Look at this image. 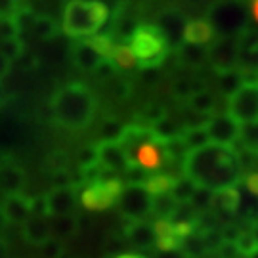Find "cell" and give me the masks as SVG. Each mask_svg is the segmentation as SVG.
I'll use <instances>...</instances> for the list:
<instances>
[{
  "label": "cell",
  "mask_w": 258,
  "mask_h": 258,
  "mask_svg": "<svg viewBox=\"0 0 258 258\" xmlns=\"http://www.w3.org/2000/svg\"><path fill=\"white\" fill-rule=\"evenodd\" d=\"M182 170L197 187L218 191L224 187H237L241 180V159L235 148L207 144L205 148L187 153Z\"/></svg>",
  "instance_id": "cell-1"
},
{
  "label": "cell",
  "mask_w": 258,
  "mask_h": 258,
  "mask_svg": "<svg viewBox=\"0 0 258 258\" xmlns=\"http://www.w3.org/2000/svg\"><path fill=\"white\" fill-rule=\"evenodd\" d=\"M52 117L69 130H83L94 120L98 102L92 90L83 83H67L59 86L52 96Z\"/></svg>",
  "instance_id": "cell-2"
},
{
  "label": "cell",
  "mask_w": 258,
  "mask_h": 258,
  "mask_svg": "<svg viewBox=\"0 0 258 258\" xmlns=\"http://www.w3.org/2000/svg\"><path fill=\"white\" fill-rule=\"evenodd\" d=\"M111 10L100 0H71L63 10V31L69 37H90L109 19Z\"/></svg>",
  "instance_id": "cell-3"
},
{
  "label": "cell",
  "mask_w": 258,
  "mask_h": 258,
  "mask_svg": "<svg viewBox=\"0 0 258 258\" xmlns=\"http://www.w3.org/2000/svg\"><path fill=\"white\" fill-rule=\"evenodd\" d=\"M128 46L134 52L136 61L142 69H159L165 63L170 52V44L165 35L157 25H151V23H144L136 29Z\"/></svg>",
  "instance_id": "cell-4"
},
{
  "label": "cell",
  "mask_w": 258,
  "mask_h": 258,
  "mask_svg": "<svg viewBox=\"0 0 258 258\" xmlns=\"http://www.w3.org/2000/svg\"><path fill=\"white\" fill-rule=\"evenodd\" d=\"M124 184L117 178H98L84 185L81 203L88 211H107L113 205H119Z\"/></svg>",
  "instance_id": "cell-5"
},
{
  "label": "cell",
  "mask_w": 258,
  "mask_h": 258,
  "mask_svg": "<svg viewBox=\"0 0 258 258\" xmlns=\"http://www.w3.org/2000/svg\"><path fill=\"white\" fill-rule=\"evenodd\" d=\"M209 21L220 37H239L247 25L245 10L241 8L239 0H224L212 6L209 14Z\"/></svg>",
  "instance_id": "cell-6"
},
{
  "label": "cell",
  "mask_w": 258,
  "mask_h": 258,
  "mask_svg": "<svg viewBox=\"0 0 258 258\" xmlns=\"http://www.w3.org/2000/svg\"><path fill=\"white\" fill-rule=\"evenodd\" d=\"M122 218L128 222H144L153 212V195L148 191L146 184H126L119 201Z\"/></svg>",
  "instance_id": "cell-7"
},
{
  "label": "cell",
  "mask_w": 258,
  "mask_h": 258,
  "mask_svg": "<svg viewBox=\"0 0 258 258\" xmlns=\"http://www.w3.org/2000/svg\"><path fill=\"white\" fill-rule=\"evenodd\" d=\"M228 115L235 122L249 124L258 120V79L247 81L231 98H228Z\"/></svg>",
  "instance_id": "cell-8"
},
{
  "label": "cell",
  "mask_w": 258,
  "mask_h": 258,
  "mask_svg": "<svg viewBox=\"0 0 258 258\" xmlns=\"http://www.w3.org/2000/svg\"><path fill=\"white\" fill-rule=\"evenodd\" d=\"M209 65L218 75L239 67V40L237 37H220L209 46Z\"/></svg>",
  "instance_id": "cell-9"
},
{
  "label": "cell",
  "mask_w": 258,
  "mask_h": 258,
  "mask_svg": "<svg viewBox=\"0 0 258 258\" xmlns=\"http://www.w3.org/2000/svg\"><path fill=\"white\" fill-rule=\"evenodd\" d=\"M239 132L241 124L231 119L228 113L212 115L207 124L209 140H211V144H216V146L235 148V142H239Z\"/></svg>",
  "instance_id": "cell-10"
},
{
  "label": "cell",
  "mask_w": 258,
  "mask_h": 258,
  "mask_svg": "<svg viewBox=\"0 0 258 258\" xmlns=\"http://www.w3.org/2000/svg\"><path fill=\"white\" fill-rule=\"evenodd\" d=\"M44 201H46V211L50 218L71 216L77 207V189H75V185L54 187L44 195Z\"/></svg>",
  "instance_id": "cell-11"
},
{
  "label": "cell",
  "mask_w": 258,
  "mask_h": 258,
  "mask_svg": "<svg viewBox=\"0 0 258 258\" xmlns=\"http://www.w3.org/2000/svg\"><path fill=\"white\" fill-rule=\"evenodd\" d=\"M98 148V159H100V166L102 170L107 172H119V174H126L130 165L128 157L124 153V149L120 148L119 142H102L96 144Z\"/></svg>",
  "instance_id": "cell-12"
},
{
  "label": "cell",
  "mask_w": 258,
  "mask_h": 258,
  "mask_svg": "<svg viewBox=\"0 0 258 258\" xmlns=\"http://www.w3.org/2000/svg\"><path fill=\"white\" fill-rule=\"evenodd\" d=\"M157 27L161 29V33L165 35V38L168 40L170 46L178 48L184 42L185 27H187V19L182 12L178 10H166L159 16Z\"/></svg>",
  "instance_id": "cell-13"
},
{
  "label": "cell",
  "mask_w": 258,
  "mask_h": 258,
  "mask_svg": "<svg viewBox=\"0 0 258 258\" xmlns=\"http://www.w3.org/2000/svg\"><path fill=\"white\" fill-rule=\"evenodd\" d=\"M239 67L243 73H258V31L247 27L239 37Z\"/></svg>",
  "instance_id": "cell-14"
},
{
  "label": "cell",
  "mask_w": 258,
  "mask_h": 258,
  "mask_svg": "<svg viewBox=\"0 0 258 258\" xmlns=\"http://www.w3.org/2000/svg\"><path fill=\"white\" fill-rule=\"evenodd\" d=\"M165 163H166L165 144L159 142V140H153V142L144 144V146L138 149V153L134 155V161H132V166H138L142 170L155 172V170H159Z\"/></svg>",
  "instance_id": "cell-15"
},
{
  "label": "cell",
  "mask_w": 258,
  "mask_h": 258,
  "mask_svg": "<svg viewBox=\"0 0 258 258\" xmlns=\"http://www.w3.org/2000/svg\"><path fill=\"white\" fill-rule=\"evenodd\" d=\"M124 239L138 250H148L157 247V233L153 224L148 222H128L124 228Z\"/></svg>",
  "instance_id": "cell-16"
},
{
  "label": "cell",
  "mask_w": 258,
  "mask_h": 258,
  "mask_svg": "<svg viewBox=\"0 0 258 258\" xmlns=\"http://www.w3.org/2000/svg\"><path fill=\"white\" fill-rule=\"evenodd\" d=\"M71 57H73V63L83 69V71H98V67L107 61L102 55V52L96 48V44L92 42V38L88 40H81L73 46V52H71Z\"/></svg>",
  "instance_id": "cell-17"
},
{
  "label": "cell",
  "mask_w": 258,
  "mask_h": 258,
  "mask_svg": "<svg viewBox=\"0 0 258 258\" xmlns=\"http://www.w3.org/2000/svg\"><path fill=\"white\" fill-rule=\"evenodd\" d=\"M2 209L8 216L10 224H27L33 218V199H29L25 195H6Z\"/></svg>",
  "instance_id": "cell-18"
},
{
  "label": "cell",
  "mask_w": 258,
  "mask_h": 258,
  "mask_svg": "<svg viewBox=\"0 0 258 258\" xmlns=\"http://www.w3.org/2000/svg\"><path fill=\"white\" fill-rule=\"evenodd\" d=\"M214 37H216V31H214L209 19H191V21H187L184 42L197 44V46H207V44H212L216 40Z\"/></svg>",
  "instance_id": "cell-19"
},
{
  "label": "cell",
  "mask_w": 258,
  "mask_h": 258,
  "mask_svg": "<svg viewBox=\"0 0 258 258\" xmlns=\"http://www.w3.org/2000/svg\"><path fill=\"white\" fill-rule=\"evenodd\" d=\"M241 207V194L237 187H224L212 194L211 211L216 216L222 214H233Z\"/></svg>",
  "instance_id": "cell-20"
},
{
  "label": "cell",
  "mask_w": 258,
  "mask_h": 258,
  "mask_svg": "<svg viewBox=\"0 0 258 258\" xmlns=\"http://www.w3.org/2000/svg\"><path fill=\"white\" fill-rule=\"evenodd\" d=\"M23 237L31 243V245H44L48 239H52V222L50 218H42V216H33L31 220L23 226Z\"/></svg>",
  "instance_id": "cell-21"
},
{
  "label": "cell",
  "mask_w": 258,
  "mask_h": 258,
  "mask_svg": "<svg viewBox=\"0 0 258 258\" xmlns=\"http://www.w3.org/2000/svg\"><path fill=\"white\" fill-rule=\"evenodd\" d=\"M176 55L178 61L184 67L189 69H199L205 63H209V48L207 46H197V44H189V42H182L176 48Z\"/></svg>",
  "instance_id": "cell-22"
},
{
  "label": "cell",
  "mask_w": 258,
  "mask_h": 258,
  "mask_svg": "<svg viewBox=\"0 0 258 258\" xmlns=\"http://www.w3.org/2000/svg\"><path fill=\"white\" fill-rule=\"evenodd\" d=\"M23 187V170L19 166L4 165L0 168V189L6 191V195H16Z\"/></svg>",
  "instance_id": "cell-23"
},
{
  "label": "cell",
  "mask_w": 258,
  "mask_h": 258,
  "mask_svg": "<svg viewBox=\"0 0 258 258\" xmlns=\"http://www.w3.org/2000/svg\"><path fill=\"white\" fill-rule=\"evenodd\" d=\"M247 83V75L241 69H233L228 73L218 75V92L226 98H231L233 94L239 90L243 84Z\"/></svg>",
  "instance_id": "cell-24"
},
{
  "label": "cell",
  "mask_w": 258,
  "mask_h": 258,
  "mask_svg": "<svg viewBox=\"0 0 258 258\" xmlns=\"http://www.w3.org/2000/svg\"><path fill=\"white\" fill-rule=\"evenodd\" d=\"M189 109L199 113V115H205V117H212L214 113V107H216V96L211 92V90H197V92L191 96L189 100Z\"/></svg>",
  "instance_id": "cell-25"
},
{
  "label": "cell",
  "mask_w": 258,
  "mask_h": 258,
  "mask_svg": "<svg viewBox=\"0 0 258 258\" xmlns=\"http://www.w3.org/2000/svg\"><path fill=\"white\" fill-rule=\"evenodd\" d=\"M176 184V178L168 172H155L149 174V178L146 180V187L153 197L157 195H168L172 191V187Z\"/></svg>",
  "instance_id": "cell-26"
},
{
  "label": "cell",
  "mask_w": 258,
  "mask_h": 258,
  "mask_svg": "<svg viewBox=\"0 0 258 258\" xmlns=\"http://www.w3.org/2000/svg\"><path fill=\"white\" fill-rule=\"evenodd\" d=\"M209 250V245L205 241V233L195 230L187 239L184 241L182 249H180V254L184 258H201Z\"/></svg>",
  "instance_id": "cell-27"
},
{
  "label": "cell",
  "mask_w": 258,
  "mask_h": 258,
  "mask_svg": "<svg viewBox=\"0 0 258 258\" xmlns=\"http://www.w3.org/2000/svg\"><path fill=\"white\" fill-rule=\"evenodd\" d=\"M178 201H176L172 195H157L153 197V216L155 220H170L174 216L176 209H178Z\"/></svg>",
  "instance_id": "cell-28"
},
{
  "label": "cell",
  "mask_w": 258,
  "mask_h": 258,
  "mask_svg": "<svg viewBox=\"0 0 258 258\" xmlns=\"http://www.w3.org/2000/svg\"><path fill=\"white\" fill-rule=\"evenodd\" d=\"M50 222H52V235L59 241L69 239L79 231V220L73 214L71 216H61V218H52Z\"/></svg>",
  "instance_id": "cell-29"
},
{
  "label": "cell",
  "mask_w": 258,
  "mask_h": 258,
  "mask_svg": "<svg viewBox=\"0 0 258 258\" xmlns=\"http://www.w3.org/2000/svg\"><path fill=\"white\" fill-rule=\"evenodd\" d=\"M197 189H199V187H197L195 182H191L187 176H182V178H176V184H174V187H172L170 195H172L180 205H189L191 199H194V195L197 194Z\"/></svg>",
  "instance_id": "cell-30"
},
{
  "label": "cell",
  "mask_w": 258,
  "mask_h": 258,
  "mask_svg": "<svg viewBox=\"0 0 258 258\" xmlns=\"http://www.w3.org/2000/svg\"><path fill=\"white\" fill-rule=\"evenodd\" d=\"M235 247L241 258H256L258 256V239L252 230H241L239 237L235 241Z\"/></svg>",
  "instance_id": "cell-31"
},
{
  "label": "cell",
  "mask_w": 258,
  "mask_h": 258,
  "mask_svg": "<svg viewBox=\"0 0 258 258\" xmlns=\"http://www.w3.org/2000/svg\"><path fill=\"white\" fill-rule=\"evenodd\" d=\"M126 124H122L119 119H105L98 128V142H119Z\"/></svg>",
  "instance_id": "cell-32"
},
{
  "label": "cell",
  "mask_w": 258,
  "mask_h": 258,
  "mask_svg": "<svg viewBox=\"0 0 258 258\" xmlns=\"http://www.w3.org/2000/svg\"><path fill=\"white\" fill-rule=\"evenodd\" d=\"M239 144L245 151H249L252 155H258V120L241 126Z\"/></svg>",
  "instance_id": "cell-33"
},
{
  "label": "cell",
  "mask_w": 258,
  "mask_h": 258,
  "mask_svg": "<svg viewBox=\"0 0 258 258\" xmlns=\"http://www.w3.org/2000/svg\"><path fill=\"white\" fill-rule=\"evenodd\" d=\"M31 31L40 40H48V38H54L57 35V25H55L54 19L48 18V16H37L33 21Z\"/></svg>",
  "instance_id": "cell-34"
},
{
  "label": "cell",
  "mask_w": 258,
  "mask_h": 258,
  "mask_svg": "<svg viewBox=\"0 0 258 258\" xmlns=\"http://www.w3.org/2000/svg\"><path fill=\"white\" fill-rule=\"evenodd\" d=\"M111 63L115 65L117 69L128 71V69H132L138 61H136V55H134V52L130 50L128 44H117V46H115V52H113Z\"/></svg>",
  "instance_id": "cell-35"
},
{
  "label": "cell",
  "mask_w": 258,
  "mask_h": 258,
  "mask_svg": "<svg viewBox=\"0 0 258 258\" xmlns=\"http://www.w3.org/2000/svg\"><path fill=\"white\" fill-rule=\"evenodd\" d=\"M180 138L184 140V144L187 146L189 151H195V149L205 148L207 144H211L207 128H184Z\"/></svg>",
  "instance_id": "cell-36"
},
{
  "label": "cell",
  "mask_w": 258,
  "mask_h": 258,
  "mask_svg": "<svg viewBox=\"0 0 258 258\" xmlns=\"http://www.w3.org/2000/svg\"><path fill=\"white\" fill-rule=\"evenodd\" d=\"M212 194L211 189H207V187H199L197 189V194L194 195V199H191V207H194L195 211L199 212V214H205V212L211 211V205H212Z\"/></svg>",
  "instance_id": "cell-37"
},
{
  "label": "cell",
  "mask_w": 258,
  "mask_h": 258,
  "mask_svg": "<svg viewBox=\"0 0 258 258\" xmlns=\"http://www.w3.org/2000/svg\"><path fill=\"white\" fill-rule=\"evenodd\" d=\"M0 54L4 57H8L10 61L12 59H18L23 55V44L19 38H8V40H2L0 42Z\"/></svg>",
  "instance_id": "cell-38"
},
{
  "label": "cell",
  "mask_w": 258,
  "mask_h": 258,
  "mask_svg": "<svg viewBox=\"0 0 258 258\" xmlns=\"http://www.w3.org/2000/svg\"><path fill=\"white\" fill-rule=\"evenodd\" d=\"M38 249H40V256L42 258H61L65 252V245H63V241L52 237V239H48L44 245H40Z\"/></svg>",
  "instance_id": "cell-39"
},
{
  "label": "cell",
  "mask_w": 258,
  "mask_h": 258,
  "mask_svg": "<svg viewBox=\"0 0 258 258\" xmlns=\"http://www.w3.org/2000/svg\"><path fill=\"white\" fill-rule=\"evenodd\" d=\"M46 165L52 170V174H61V172L67 170V166H69V157L63 151H54L52 155L48 157Z\"/></svg>",
  "instance_id": "cell-40"
},
{
  "label": "cell",
  "mask_w": 258,
  "mask_h": 258,
  "mask_svg": "<svg viewBox=\"0 0 258 258\" xmlns=\"http://www.w3.org/2000/svg\"><path fill=\"white\" fill-rule=\"evenodd\" d=\"M197 90H201V88H197L194 84L189 83V81H174L172 83V94H174L178 100H191V96H194Z\"/></svg>",
  "instance_id": "cell-41"
},
{
  "label": "cell",
  "mask_w": 258,
  "mask_h": 258,
  "mask_svg": "<svg viewBox=\"0 0 258 258\" xmlns=\"http://www.w3.org/2000/svg\"><path fill=\"white\" fill-rule=\"evenodd\" d=\"M19 12V0H0V19H14Z\"/></svg>",
  "instance_id": "cell-42"
},
{
  "label": "cell",
  "mask_w": 258,
  "mask_h": 258,
  "mask_svg": "<svg viewBox=\"0 0 258 258\" xmlns=\"http://www.w3.org/2000/svg\"><path fill=\"white\" fill-rule=\"evenodd\" d=\"M245 187H247L249 194L258 197V172H252V174H249L245 178Z\"/></svg>",
  "instance_id": "cell-43"
},
{
  "label": "cell",
  "mask_w": 258,
  "mask_h": 258,
  "mask_svg": "<svg viewBox=\"0 0 258 258\" xmlns=\"http://www.w3.org/2000/svg\"><path fill=\"white\" fill-rule=\"evenodd\" d=\"M10 71V59L0 54V79Z\"/></svg>",
  "instance_id": "cell-44"
},
{
  "label": "cell",
  "mask_w": 258,
  "mask_h": 258,
  "mask_svg": "<svg viewBox=\"0 0 258 258\" xmlns=\"http://www.w3.org/2000/svg\"><path fill=\"white\" fill-rule=\"evenodd\" d=\"M8 216H6V212H4V209L0 207V233L6 230V226H8Z\"/></svg>",
  "instance_id": "cell-45"
},
{
  "label": "cell",
  "mask_w": 258,
  "mask_h": 258,
  "mask_svg": "<svg viewBox=\"0 0 258 258\" xmlns=\"http://www.w3.org/2000/svg\"><path fill=\"white\" fill-rule=\"evenodd\" d=\"M115 258H146V256H142V254H134V252H124V254H119V256H115Z\"/></svg>",
  "instance_id": "cell-46"
},
{
  "label": "cell",
  "mask_w": 258,
  "mask_h": 258,
  "mask_svg": "<svg viewBox=\"0 0 258 258\" xmlns=\"http://www.w3.org/2000/svg\"><path fill=\"white\" fill-rule=\"evenodd\" d=\"M252 16L258 21V0H252Z\"/></svg>",
  "instance_id": "cell-47"
},
{
  "label": "cell",
  "mask_w": 258,
  "mask_h": 258,
  "mask_svg": "<svg viewBox=\"0 0 258 258\" xmlns=\"http://www.w3.org/2000/svg\"><path fill=\"white\" fill-rule=\"evenodd\" d=\"M4 100H6V92H4V88H2V84H0V105L4 103Z\"/></svg>",
  "instance_id": "cell-48"
},
{
  "label": "cell",
  "mask_w": 258,
  "mask_h": 258,
  "mask_svg": "<svg viewBox=\"0 0 258 258\" xmlns=\"http://www.w3.org/2000/svg\"><path fill=\"white\" fill-rule=\"evenodd\" d=\"M250 230L254 231V235H256V239H258V222H254V224H252V228H250Z\"/></svg>",
  "instance_id": "cell-49"
},
{
  "label": "cell",
  "mask_w": 258,
  "mask_h": 258,
  "mask_svg": "<svg viewBox=\"0 0 258 258\" xmlns=\"http://www.w3.org/2000/svg\"><path fill=\"white\" fill-rule=\"evenodd\" d=\"M191 2H195V0H191Z\"/></svg>",
  "instance_id": "cell-50"
}]
</instances>
